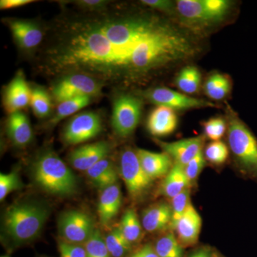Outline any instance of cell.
Here are the masks:
<instances>
[{"mask_svg":"<svg viewBox=\"0 0 257 257\" xmlns=\"http://www.w3.org/2000/svg\"><path fill=\"white\" fill-rule=\"evenodd\" d=\"M160 26L154 20L112 17L76 24L57 49L55 65L111 79L130 71L135 51Z\"/></svg>","mask_w":257,"mask_h":257,"instance_id":"6da1fadb","label":"cell"},{"mask_svg":"<svg viewBox=\"0 0 257 257\" xmlns=\"http://www.w3.org/2000/svg\"><path fill=\"white\" fill-rule=\"evenodd\" d=\"M192 49L185 37L166 27L160 26L135 51L130 71L143 72L184 58L190 55Z\"/></svg>","mask_w":257,"mask_h":257,"instance_id":"7a4b0ae2","label":"cell"},{"mask_svg":"<svg viewBox=\"0 0 257 257\" xmlns=\"http://www.w3.org/2000/svg\"><path fill=\"white\" fill-rule=\"evenodd\" d=\"M50 216L42 203L23 201L10 206L4 216L3 229L12 246H20L36 239Z\"/></svg>","mask_w":257,"mask_h":257,"instance_id":"3957f363","label":"cell"},{"mask_svg":"<svg viewBox=\"0 0 257 257\" xmlns=\"http://www.w3.org/2000/svg\"><path fill=\"white\" fill-rule=\"evenodd\" d=\"M35 182L44 191L59 197H67L77 192V177L54 152L46 151L39 156L33 167Z\"/></svg>","mask_w":257,"mask_h":257,"instance_id":"277c9868","label":"cell"},{"mask_svg":"<svg viewBox=\"0 0 257 257\" xmlns=\"http://www.w3.org/2000/svg\"><path fill=\"white\" fill-rule=\"evenodd\" d=\"M228 141L241 170L257 180V139L234 114L229 116Z\"/></svg>","mask_w":257,"mask_h":257,"instance_id":"5b68a950","label":"cell"},{"mask_svg":"<svg viewBox=\"0 0 257 257\" xmlns=\"http://www.w3.org/2000/svg\"><path fill=\"white\" fill-rule=\"evenodd\" d=\"M119 170L128 194L133 199H140L151 188L154 180L144 170L136 152L128 149L121 153Z\"/></svg>","mask_w":257,"mask_h":257,"instance_id":"8992f818","label":"cell"},{"mask_svg":"<svg viewBox=\"0 0 257 257\" xmlns=\"http://www.w3.org/2000/svg\"><path fill=\"white\" fill-rule=\"evenodd\" d=\"M143 104L135 96L122 94L115 99L111 114V126L121 138H127L140 122Z\"/></svg>","mask_w":257,"mask_h":257,"instance_id":"52a82bcc","label":"cell"},{"mask_svg":"<svg viewBox=\"0 0 257 257\" xmlns=\"http://www.w3.org/2000/svg\"><path fill=\"white\" fill-rule=\"evenodd\" d=\"M226 0H179L177 3L179 15L197 23H209L224 18L229 10Z\"/></svg>","mask_w":257,"mask_h":257,"instance_id":"ba28073f","label":"cell"},{"mask_svg":"<svg viewBox=\"0 0 257 257\" xmlns=\"http://www.w3.org/2000/svg\"><path fill=\"white\" fill-rule=\"evenodd\" d=\"M101 90L99 83L87 74L74 73L69 74L54 87V98L57 102L80 96L97 95Z\"/></svg>","mask_w":257,"mask_h":257,"instance_id":"9c48e42d","label":"cell"},{"mask_svg":"<svg viewBox=\"0 0 257 257\" xmlns=\"http://www.w3.org/2000/svg\"><path fill=\"white\" fill-rule=\"evenodd\" d=\"M100 116L93 111H84L69 120L64 128L63 140L68 145H78L96 138L101 133Z\"/></svg>","mask_w":257,"mask_h":257,"instance_id":"30bf717a","label":"cell"},{"mask_svg":"<svg viewBox=\"0 0 257 257\" xmlns=\"http://www.w3.org/2000/svg\"><path fill=\"white\" fill-rule=\"evenodd\" d=\"M94 230L92 218L82 211H67L61 216L59 220V232L61 237L68 242L84 243Z\"/></svg>","mask_w":257,"mask_h":257,"instance_id":"8fae6325","label":"cell"},{"mask_svg":"<svg viewBox=\"0 0 257 257\" xmlns=\"http://www.w3.org/2000/svg\"><path fill=\"white\" fill-rule=\"evenodd\" d=\"M147 96L149 100L157 106H167L174 110L214 106V104L209 101L191 97L166 87L152 89L147 93Z\"/></svg>","mask_w":257,"mask_h":257,"instance_id":"7c38bea8","label":"cell"},{"mask_svg":"<svg viewBox=\"0 0 257 257\" xmlns=\"http://www.w3.org/2000/svg\"><path fill=\"white\" fill-rule=\"evenodd\" d=\"M31 91L23 71H19L5 92V106L10 114L21 111L30 104Z\"/></svg>","mask_w":257,"mask_h":257,"instance_id":"4fadbf2b","label":"cell"},{"mask_svg":"<svg viewBox=\"0 0 257 257\" xmlns=\"http://www.w3.org/2000/svg\"><path fill=\"white\" fill-rule=\"evenodd\" d=\"M109 150L110 147L106 142L89 144L74 150L69 155V160L74 169L86 172L99 161L105 159Z\"/></svg>","mask_w":257,"mask_h":257,"instance_id":"5bb4252c","label":"cell"},{"mask_svg":"<svg viewBox=\"0 0 257 257\" xmlns=\"http://www.w3.org/2000/svg\"><path fill=\"white\" fill-rule=\"evenodd\" d=\"M163 152L170 155L175 161V163L183 166L194 158L199 152L202 151L204 138L197 137L179 140L174 143H163L157 141Z\"/></svg>","mask_w":257,"mask_h":257,"instance_id":"9a60e30c","label":"cell"},{"mask_svg":"<svg viewBox=\"0 0 257 257\" xmlns=\"http://www.w3.org/2000/svg\"><path fill=\"white\" fill-rule=\"evenodd\" d=\"M202 220L200 214L190 203L184 215L176 226L177 239L182 246H190L199 240Z\"/></svg>","mask_w":257,"mask_h":257,"instance_id":"2e32d148","label":"cell"},{"mask_svg":"<svg viewBox=\"0 0 257 257\" xmlns=\"http://www.w3.org/2000/svg\"><path fill=\"white\" fill-rule=\"evenodd\" d=\"M10 28L15 42L20 48L31 50L36 48L43 40V32L36 23L25 20L10 21Z\"/></svg>","mask_w":257,"mask_h":257,"instance_id":"e0dca14e","label":"cell"},{"mask_svg":"<svg viewBox=\"0 0 257 257\" xmlns=\"http://www.w3.org/2000/svg\"><path fill=\"white\" fill-rule=\"evenodd\" d=\"M136 152L144 170L154 181L165 178L173 167L172 159L165 152L157 153L143 149Z\"/></svg>","mask_w":257,"mask_h":257,"instance_id":"ac0fdd59","label":"cell"},{"mask_svg":"<svg viewBox=\"0 0 257 257\" xmlns=\"http://www.w3.org/2000/svg\"><path fill=\"white\" fill-rule=\"evenodd\" d=\"M178 118L174 109L164 106H157L147 120V130L155 137H165L175 131Z\"/></svg>","mask_w":257,"mask_h":257,"instance_id":"d6986e66","label":"cell"},{"mask_svg":"<svg viewBox=\"0 0 257 257\" xmlns=\"http://www.w3.org/2000/svg\"><path fill=\"white\" fill-rule=\"evenodd\" d=\"M121 192L117 183L101 190L98 202V216L103 226H107L119 213L121 205Z\"/></svg>","mask_w":257,"mask_h":257,"instance_id":"ffe728a7","label":"cell"},{"mask_svg":"<svg viewBox=\"0 0 257 257\" xmlns=\"http://www.w3.org/2000/svg\"><path fill=\"white\" fill-rule=\"evenodd\" d=\"M172 207L165 202L158 203L144 211L142 224L147 231L156 232L170 226Z\"/></svg>","mask_w":257,"mask_h":257,"instance_id":"44dd1931","label":"cell"},{"mask_svg":"<svg viewBox=\"0 0 257 257\" xmlns=\"http://www.w3.org/2000/svg\"><path fill=\"white\" fill-rule=\"evenodd\" d=\"M8 135L13 144L25 147L31 143L33 133L28 116L21 111L10 114L8 121Z\"/></svg>","mask_w":257,"mask_h":257,"instance_id":"7402d4cb","label":"cell"},{"mask_svg":"<svg viewBox=\"0 0 257 257\" xmlns=\"http://www.w3.org/2000/svg\"><path fill=\"white\" fill-rule=\"evenodd\" d=\"M86 174L91 182L101 190L117 183V172L112 162L106 158L97 162Z\"/></svg>","mask_w":257,"mask_h":257,"instance_id":"603a6c76","label":"cell"},{"mask_svg":"<svg viewBox=\"0 0 257 257\" xmlns=\"http://www.w3.org/2000/svg\"><path fill=\"white\" fill-rule=\"evenodd\" d=\"M190 186L183 166L175 163L168 175L164 178L161 185V191L166 197L172 199L186 189L189 188Z\"/></svg>","mask_w":257,"mask_h":257,"instance_id":"cb8c5ba5","label":"cell"},{"mask_svg":"<svg viewBox=\"0 0 257 257\" xmlns=\"http://www.w3.org/2000/svg\"><path fill=\"white\" fill-rule=\"evenodd\" d=\"M119 226L126 239L132 244L141 239L143 224L140 223L136 211L133 209H128L124 213Z\"/></svg>","mask_w":257,"mask_h":257,"instance_id":"d4e9b609","label":"cell"},{"mask_svg":"<svg viewBox=\"0 0 257 257\" xmlns=\"http://www.w3.org/2000/svg\"><path fill=\"white\" fill-rule=\"evenodd\" d=\"M90 96H80L62 101L59 104L55 114L51 119L50 124L55 125L66 117L74 114L87 106L90 103Z\"/></svg>","mask_w":257,"mask_h":257,"instance_id":"484cf974","label":"cell"},{"mask_svg":"<svg viewBox=\"0 0 257 257\" xmlns=\"http://www.w3.org/2000/svg\"><path fill=\"white\" fill-rule=\"evenodd\" d=\"M200 72L197 67H184L177 76L176 84L179 89L186 94H194L199 90L201 84Z\"/></svg>","mask_w":257,"mask_h":257,"instance_id":"4316f807","label":"cell"},{"mask_svg":"<svg viewBox=\"0 0 257 257\" xmlns=\"http://www.w3.org/2000/svg\"><path fill=\"white\" fill-rule=\"evenodd\" d=\"M104 239L112 257H124L131 251L133 244L126 239L119 226L111 230Z\"/></svg>","mask_w":257,"mask_h":257,"instance_id":"83f0119b","label":"cell"},{"mask_svg":"<svg viewBox=\"0 0 257 257\" xmlns=\"http://www.w3.org/2000/svg\"><path fill=\"white\" fill-rule=\"evenodd\" d=\"M231 89L230 81L226 76L219 73L212 74L208 78L205 84L207 95L214 100L224 99Z\"/></svg>","mask_w":257,"mask_h":257,"instance_id":"f1b7e54d","label":"cell"},{"mask_svg":"<svg viewBox=\"0 0 257 257\" xmlns=\"http://www.w3.org/2000/svg\"><path fill=\"white\" fill-rule=\"evenodd\" d=\"M154 247L160 257H184L183 246L173 233L161 236Z\"/></svg>","mask_w":257,"mask_h":257,"instance_id":"f546056e","label":"cell"},{"mask_svg":"<svg viewBox=\"0 0 257 257\" xmlns=\"http://www.w3.org/2000/svg\"><path fill=\"white\" fill-rule=\"evenodd\" d=\"M30 104L37 117L45 118L50 115L52 101L50 95L44 88L36 87L32 89Z\"/></svg>","mask_w":257,"mask_h":257,"instance_id":"4dcf8cb0","label":"cell"},{"mask_svg":"<svg viewBox=\"0 0 257 257\" xmlns=\"http://www.w3.org/2000/svg\"><path fill=\"white\" fill-rule=\"evenodd\" d=\"M84 246L87 257H112L106 246L105 239L99 230H94Z\"/></svg>","mask_w":257,"mask_h":257,"instance_id":"1f68e13d","label":"cell"},{"mask_svg":"<svg viewBox=\"0 0 257 257\" xmlns=\"http://www.w3.org/2000/svg\"><path fill=\"white\" fill-rule=\"evenodd\" d=\"M190 190L189 188L186 189L178 195L172 199V220L170 223V228L175 229L176 226L181 218L184 215L189 204H190Z\"/></svg>","mask_w":257,"mask_h":257,"instance_id":"d6a6232c","label":"cell"},{"mask_svg":"<svg viewBox=\"0 0 257 257\" xmlns=\"http://www.w3.org/2000/svg\"><path fill=\"white\" fill-rule=\"evenodd\" d=\"M204 157L206 160L214 165H221L224 163L229 157L228 147L221 140L211 142L207 145Z\"/></svg>","mask_w":257,"mask_h":257,"instance_id":"836d02e7","label":"cell"},{"mask_svg":"<svg viewBox=\"0 0 257 257\" xmlns=\"http://www.w3.org/2000/svg\"><path fill=\"white\" fill-rule=\"evenodd\" d=\"M23 183L18 172L0 175V200L3 201L10 193L21 189Z\"/></svg>","mask_w":257,"mask_h":257,"instance_id":"e575fe53","label":"cell"},{"mask_svg":"<svg viewBox=\"0 0 257 257\" xmlns=\"http://www.w3.org/2000/svg\"><path fill=\"white\" fill-rule=\"evenodd\" d=\"M203 126L206 137L212 142L219 141L226 133V122L221 117L211 118Z\"/></svg>","mask_w":257,"mask_h":257,"instance_id":"d590c367","label":"cell"},{"mask_svg":"<svg viewBox=\"0 0 257 257\" xmlns=\"http://www.w3.org/2000/svg\"><path fill=\"white\" fill-rule=\"evenodd\" d=\"M205 157L202 151L199 152L194 158H193L187 165L184 166V172H185V175H187L191 185L193 182L197 180L198 177L200 175L203 168L205 166Z\"/></svg>","mask_w":257,"mask_h":257,"instance_id":"8d00e7d4","label":"cell"},{"mask_svg":"<svg viewBox=\"0 0 257 257\" xmlns=\"http://www.w3.org/2000/svg\"><path fill=\"white\" fill-rule=\"evenodd\" d=\"M58 248L60 257H87L85 247L82 244L61 239L58 242Z\"/></svg>","mask_w":257,"mask_h":257,"instance_id":"74e56055","label":"cell"},{"mask_svg":"<svg viewBox=\"0 0 257 257\" xmlns=\"http://www.w3.org/2000/svg\"><path fill=\"white\" fill-rule=\"evenodd\" d=\"M142 3L150 8L164 12L170 11L173 7L172 2L167 0H143Z\"/></svg>","mask_w":257,"mask_h":257,"instance_id":"f35d334b","label":"cell"},{"mask_svg":"<svg viewBox=\"0 0 257 257\" xmlns=\"http://www.w3.org/2000/svg\"><path fill=\"white\" fill-rule=\"evenodd\" d=\"M77 5L81 8L88 10H100L104 8L107 2L103 1V0H82V1L77 2Z\"/></svg>","mask_w":257,"mask_h":257,"instance_id":"ab89813d","label":"cell"},{"mask_svg":"<svg viewBox=\"0 0 257 257\" xmlns=\"http://www.w3.org/2000/svg\"><path fill=\"white\" fill-rule=\"evenodd\" d=\"M128 257H160L154 246L150 244H146L138 251L132 253Z\"/></svg>","mask_w":257,"mask_h":257,"instance_id":"60d3db41","label":"cell"},{"mask_svg":"<svg viewBox=\"0 0 257 257\" xmlns=\"http://www.w3.org/2000/svg\"><path fill=\"white\" fill-rule=\"evenodd\" d=\"M33 2L32 0H1L0 8L2 10L13 9V8H20L24 5L30 4Z\"/></svg>","mask_w":257,"mask_h":257,"instance_id":"b9f144b4","label":"cell"},{"mask_svg":"<svg viewBox=\"0 0 257 257\" xmlns=\"http://www.w3.org/2000/svg\"><path fill=\"white\" fill-rule=\"evenodd\" d=\"M214 253H211L208 248H200L195 252L192 253L189 257H212Z\"/></svg>","mask_w":257,"mask_h":257,"instance_id":"7bdbcfd3","label":"cell"},{"mask_svg":"<svg viewBox=\"0 0 257 257\" xmlns=\"http://www.w3.org/2000/svg\"><path fill=\"white\" fill-rule=\"evenodd\" d=\"M1 257H10V256H8V255H5V256H2Z\"/></svg>","mask_w":257,"mask_h":257,"instance_id":"ee69618b","label":"cell"},{"mask_svg":"<svg viewBox=\"0 0 257 257\" xmlns=\"http://www.w3.org/2000/svg\"><path fill=\"white\" fill-rule=\"evenodd\" d=\"M212 257H219V256H216V255H215V254H214V255H213Z\"/></svg>","mask_w":257,"mask_h":257,"instance_id":"f6af8a7d","label":"cell"}]
</instances>
